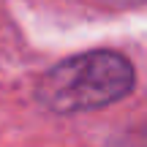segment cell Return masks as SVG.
Masks as SVG:
<instances>
[{"label": "cell", "instance_id": "cell-1", "mask_svg": "<svg viewBox=\"0 0 147 147\" xmlns=\"http://www.w3.org/2000/svg\"><path fill=\"white\" fill-rule=\"evenodd\" d=\"M134 65L117 52H84L49 68L38 82V101L49 112L76 115L120 101L134 90Z\"/></svg>", "mask_w": 147, "mask_h": 147}]
</instances>
